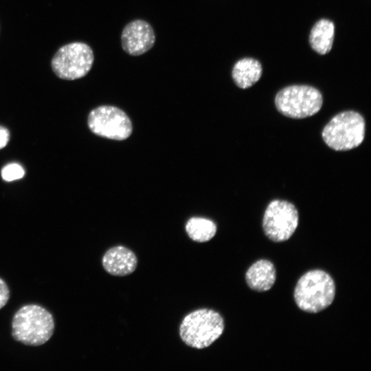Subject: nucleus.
Instances as JSON below:
<instances>
[{"mask_svg":"<svg viewBox=\"0 0 371 371\" xmlns=\"http://www.w3.org/2000/svg\"><path fill=\"white\" fill-rule=\"evenodd\" d=\"M11 326L14 340L25 345L38 346L49 340L55 324L52 315L44 307L27 304L14 313Z\"/></svg>","mask_w":371,"mask_h":371,"instance_id":"obj_1","label":"nucleus"},{"mask_svg":"<svg viewBox=\"0 0 371 371\" xmlns=\"http://www.w3.org/2000/svg\"><path fill=\"white\" fill-rule=\"evenodd\" d=\"M335 295V285L331 276L319 269L304 273L297 281L294 290L297 306L311 313L320 312L328 307Z\"/></svg>","mask_w":371,"mask_h":371,"instance_id":"obj_2","label":"nucleus"},{"mask_svg":"<svg viewBox=\"0 0 371 371\" xmlns=\"http://www.w3.org/2000/svg\"><path fill=\"white\" fill-rule=\"evenodd\" d=\"M224 322L222 316L212 309H199L187 315L179 327V335L188 346L205 348L223 334Z\"/></svg>","mask_w":371,"mask_h":371,"instance_id":"obj_3","label":"nucleus"},{"mask_svg":"<svg viewBox=\"0 0 371 371\" xmlns=\"http://www.w3.org/2000/svg\"><path fill=\"white\" fill-rule=\"evenodd\" d=\"M366 123L363 116L354 111L341 112L324 126L322 136L326 144L337 151L359 146L364 139Z\"/></svg>","mask_w":371,"mask_h":371,"instance_id":"obj_4","label":"nucleus"},{"mask_svg":"<svg viewBox=\"0 0 371 371\" xmlns=\"http://www.w3.org/2000/svg\"><path fill=\"white\" fill-rule=\"evenodd\" d=\"M323 104L322 95L316 88L304 85L286 87L275 98L277 110L282 115L295 119L316 114Z\"/></svg>","mask_w":371,"mask_h":371,"instance_id":"obj_5","label":"nucleus"},{"mask_svg":"<svg viewBox=\"0 0 371 371\" xmlns=\"http://www.w3.org/2000/svg\"><path fill=\"white\" fill-rule=\"evenodd\" d=\"M93 61L94 54L89 45L74 42L58 49L52 59L51 66L58 78L73 80L85 76L91 70Z\"/></svg>","mask_w":371,"mask_h":371,"instance_id":"obj_6","label":"nucleus"},{"mask_svg":"<svg viewBox=\"0 0 371 371\" xmlns=\"http://www.w3.org/2000/svg\"><path fill=\"white\" fill-rule=\"evenodd\" d=\"M299 215L296 207L284 200H273L267 205L262 219L265 235L272 241L287 240L297 227Z\"/></svg>","mask_w":371,"mask_h":371,"instance_id":"obj_7","label":"nucleus"},{"mask_svg":"<svg viewBox=\"0 0 371 371\" xmlns=\"http://www.w3.org/2000/svg\"><path fill=\"white\" fill-rule=\"evenodd\" d=\"M88 126L95 135L115 140H124L132 133L129 117L121 109L113 106H100L92 110Z\"/></svg>","mask_w":371,"mask_h":371,"instance_id":"obj_8","label":"nucleus"},{"mask_svg":"<svg viewBox=\"0 0 371 371\" xmlns=\"http://www.w3.org/2000/svg\"><path fill=\"white\" fill-rule=\"evenodd\" d=\"M155 34L147 21L136 19L128 23L121 34L123 50L131 56H139L149 51L155 45Z\"/></svg>","mask_w":371,"mask_h":371,"instance_id":"obj_9","label":"nucleus"},{"mask_svg":"<svg viewBox=\"0 0 371 371\" xmlns=\"http://www.w3.org/2000/svg\"><path fill=\"white\" fill-rule=\"evenodd\" d=\"M102 262L105 271L116 276L132 273L137 265L135 254L124 246H116L107 250Z\"/></svg>","mask_w":371,"mask_h":371,"instance_id":"obj_10","label":"nucleus"},{"mask_svg":"<svg viewBox=\"0 0 371 371\" xmlns=\"http://www.w3.org/2000/svg\"><path fill=\"white\" fill-rule=\"evenodd\" d=\"M276 279L273 264L267 260H259L247 269L245 280L252 290L264 292L269 290Z\"/></svg>","mask_w":371,"mask_h":371,"instance_id":"obj_11","label":"nucleus"},{"mask_svg":"<svg viewBox=\"0 0 371 371\" xmlns=\"http://www.w3.org/2000/svg\"><path fill=\"white\" fill-rule=\"evenodd\" d=\"M262 72L261 63L252 58H243L233 66L232 76L236 85L247 89L257 82Z\"/></svg>","mask_w":371,"mask_h":371,"instance_id":"obj_12","label":"nucleus"},{"mask_svg":"<svg viewBox=\"0 0 371 371\" xmlns=\"http://www.w3.org/2000/svg\"><path fill=\"white\" fill-rule=\"evenodd\" d=\"M334 35L335 25L333 22L326 19H319L311 30L310 45L319 54H326L332 49Z\"/></svg>","mask_w":371,"mask_h":371,"instance_id":"obj_13","label":"nucleus"},{"mask_svg":"<svg viewBox=\"0 0 371 371\" xmlns=\"http://www.w3.org/2000/svg\"><path fill=\"white\" fill-rule=\"evenodd\" d=\"M186 231L188 236L194 241L204 243L211 240L216 232V225L211 220L193 217L186 225Z\"/></svg>","mask_w":371,"mask_h":371,"instance_id":"obj_14","label":"nucleus"},{"mask_svg":"<svg viewBox=\"0 0 371 371\" xmlns=\"http://www.w3.org/2000/svg\"><path fill=\"white\" fill-rule=\"evenodd\" d=\"M24 175V169L16 163L9 164L4 166L1 170V177L6 181H12L21 179Z\"/></svg>","mask_w":371,"mask_h":371,"instance_id":"obj_15","label":"nucleus"},{"mask_svg":"<svg viewBox=\"0 0 371 371\" xmlns=\"http://www.w3.org/2000/svg\"><path fill=\"white\" fill-rule=\"evenodd\" d=\"M10 291L5 282L0 278V309L8 302Z\"/></svg>","mask_w":371,"mask_h":371,"instance_id":"obj_16","label":"nucleus"},{"mask_svg":"<svg viewBox=\"0 0 371 371\" xmlns=\"http://www.w3.org/2000/svg\"><path fill=\"white\" fill-rule=\"evenodd\" d=\"M10 133L7 128L0 126V149L4 148L8 143Z\"/></svg>","mask_w":371,"mask_h":371,"instance_id":"obj_17","label":"nucleus"}]
</instances>
